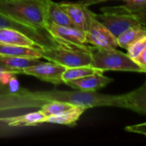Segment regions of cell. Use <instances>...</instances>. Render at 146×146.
Returning <instances> with one entry per match:
<instances>
[{
    "instance_id": "cell-22",
    "label": "cell",
    "mask_w": 146,
    "mask_h": 146,
    "mask_svg": "<svg viewBox=\"0 0 146 146\" xmlns=\"http://www.w3.org/2000/svg\"><path fill=\"white\" fill-rule=\"evenodd\" d=\"M74 105H72L66 102H61V101H48L45 104H44L40 107L41 112L47 117L51 115H61L67 110L73 108Z\"/></svg>"
},
{
    "instance_id": "cell-2",
    "label": "cell",
    "mask_w": 146,
    "mask_h": 146,
    "mask_svg": "<svg viewBox=\"0 0 146 146\" xmlns=\"http://www.w3.org/2000/svg\"><path fill=\"white\" fill-rule=\"evenodd\" d=\"M50 0H0V12L27 26L45 29Z\"/></svg>"
},
{
    "instance_id": "cell-16",
    "label": "cell",
    "mask_w": 146,
    "mask_h": 146,
    "mask_svg": "<svg viewBox=\"0 0 146 146\" xmlns=\"http://www.w3.org/2000/svg\"><path fill=\"white\" fill-rule=\"evenodd\" d=\"M86 110V109L84 107L74 106L73 108L61 115L47 116L44 120V123H52L74 127L76 125V122L79 121L80 117Z\"/></svg>"
},
{
    "instance_id": "cell-4",
    "label": "cell",
    "mask_w": 146,
    "mask_h": 146,
    "mask_svg": "<svg viewBox=\"0 0 146 146\" xmlns=\"http://www.w3.org/2000/svg\"><path fill=\"white\" fill-rule=\"evenodd\" d=\"M43 58L64 66L74 68L91 66L92 57L86 44L77 45L62 41L59 45L42 49Z\"/></svg>"
},
{
    "instance_id": "cell-1",
    "label": "cell",
    "mask_w": 146,
    "mask_h": 146,
    "mask_svg": "<svg viewBox=\"0 0 146 146\" xmlns=\"http://www.w3.org/2000/svg\"><path fill=\"white\" fill-rule=\"evenodd\" d=\"M39 98L48 101L66 102L74 106L84 107L86 110L95 107H117L128 110L127 94L108 95L98 93L96 91L86 92L76 90L75 92L48 91L34 92Z\"/></svg>"
},
{
    "instance_id": "cell-27",
    "label": "cell",
    "mask_w": 146,
    "mask_h": 146,
    "mask_svg": "<svg viewBox=\"0 0 146 146\" xmlns=\"http://www.w3.org/2000/svg\"><path fill=\"white\" fill-rule=\"evenodd\" d=\"M107 1H110V0H81V1H79V3L88 7L92 4H97V3H104Z\"/></svg>"
},
{
    "instance_id": "cell-25",
    "label": "cell",
    "mask_w": 146,
    "mask_h": 146,
    "mask_svg": "<svg viewBox=\"0 0 146 146\" xmlns=\"http://www.w3.org/2000/svg\"><path fill=\"white\" fill-rule=\"evenodd\" d=\"M125 130L131 132V133H136L146 135V124L142 123V124H139V125L129 126V127H127L125 128Z\"/></svg>"
},
{
    "instance_id": "cell-23",
    "label": "cell",
    "mask_w": 146,
    "mask_h": 146,
    "mask_svg": "<svg viewBox=\"0 0 146 146\" xmlns=\"http://www.w3.org/2000/svg\"><path fill=\"white\" fill-rule=\"evenodd\" d=\"M146 49V36L143 37L142 38L137 40L136 42L133 43L131 45L128 46L127 50V56L131 59H134L137 57L144 50Z\"/></svg>"
},
{
    "instance_id": "cell-14",
    "label": "cell",
    "mask_w": 146,
    "mask_h": 146,
    "mask_svg": "<svg viewBox=\"0 0 146 146\" xmlns=\"http://www.w3.org/2000/svg\"><path fill=\"white\" fill-rule=\"evenodd\" d=\"M0 44L39 47L32 38L21 32L5 27L0 28Z\"/></svg>"
},
{
    "instance_id": "cell-26",
    "label": "cell",
    "mask_w": 146,
    "mask_h": 146,
    "mask_svg": "<svg viewBox=\"0 0 146 146\" xmlns=\"http://www.w3.org/2000/svg\"><path fill=\"white\" fill-rule=\"evenodd\" d=\"M133 61L146 71V49L144 50L137 57H135Z\"/></svg>"
},
{
    "instance_id": "cell-18",
    "label": "cell",
    "mask_w": 146,
    "mask_h": 146,
    "mask_svg": "<svg viewBox=\"0 0 146 146\" xmlns=\"http://www.w3.org/2000/svg\"><path fill=\"white\" fill-rule=\"evenodd\" d=\"M47 23L64 27H74L67 13L60 7L59 3L52 0L49 1L47 7Z\"/></svg>"
},
{
    "instance_id": "cell-13",
    "label": "cell",
    "mask_w": 146,
    "mask_h": 146,
    "mask_svg": "<svg viewBox=\"0 0 146 146\" xmlns=\"http://www.w3.org/2000/svg\"><path fill=\"white\" fill-rule=\"evenodd\" d=\"M46 116L41 112L40 110H36L33 112H29L23 115H11L3 118V121L11 127H31L44 123Z\"/></svg>"
},
{
    "instance_id": "cell-3",
    "label": "cell",
    "mask_w": 146,
    "mask_h": 146,
    "mask_svg": "<svg viewBox=\"0 0 146 146\" xmlns=\"http://www.w3.org/2000/svg\"><path fill=\"white\" fill-rule=\"evenodd\" d=\"M91 57V66L102 72L124 71L145 73L127 54L117 50L116 48H99L93 45L87 46Z\"/></svg>"
},
{
    "instance_id": "cell-6",
    "label": "cell",
    "mask_w": 146,
    "mask_h": 146,
    "mask_svg": "<svg viewBox=\"0 0 146 146\" xmlns=\"http://www.w3.org/2000/svg\"><path fill=\"white\" fill-rule=\"evenodd\" d=\"M3 27L21 32L32 38L42 49L56 47L62 42V40L52 37L45 29H38L27 26L0 12V28Z\"/></svg>"
},
{
    "instance_id": "cell-15",
    "label": "cell",
    "mask_w": 146,
    "mask_h": 146,
    "mask_svg": "<svg viewBox=\"0 0 146 146\" xmlns=\"http://www.w3.org/2000/svg\"><path fill=\"white\" fill-rule=\"evenodd\" d=\"M0 55L14 56H28L38 59L43 58L42 48L40 47H31L3 44H0Z\"/></svg>"
},
{
    "instance_id": "cell-11",
    "label": "cell",
    "mask_w": 146,
    "mask_h": 146,
    "mask_svg": "<svg viewBox=\"0 0 146 146\" xmlns=\"http://www.w3.org/2000/svg\"><path fill=\"white\" fill-rule=\"evenodd\" d=\"M44 28L52 37L59 40L77 45H85L87 44L86 33L75 27H64L47 23Z\"/></svg>"
},
{
    "instance_id": "cell-28",
    "label": "cell",
    "mask_w": 146,
    "mask_h": 146,
    "mask_svg": "<svg viewBox=\"0 0 146 146\" xmlns=\"http://www.w3.org/2000/svg\"><path fill=\"white\" fill-rule=\"evenodd\" d=\"M14 92L10 86V85H3V84H0V94H5V93H9Z\"/></svg>"
},
{
    "instance_id": "cell-17",
    "label": "cell",
    "mask_w": 146,
    "mask_h": 146,
    "mask_svg": "<svg viewBox=\"0 0 146 146\" xmlns=\"http://www.w3.org/2000/svg\"><path fill=\"white\" fill-rule=\"evenodd\" d=\"M40 62L41 61H39L38 58H34V57L0 55V64L13 70L15 74H21V70L27 67H30V66H33Z\"/></svg>"
},
{
    "instance_id": "cell-20",
    "label": "cell",
    "mask_w": 146,
    "mask_h": 146,
    "mask_svg": "<svg viewBox=\"0 0 146 146\" xmlns=\"http://www.w3.org/2000/svg\"><path fill=\"white\" fill-rule=\"evenodd\" d=\"M146 36L145 26L142 24H139L137 26L132 27L123 32L119 37L117 38V44L118 46L127 49L129 45L133 43L136 42L137 40L142 38Z\"/></svg>"
},
{
    "instance_id": "cell-19",
    "label": "cell",
    "mask_w": 146,
    "mask_h": 146,
    "mask_svg": "<svg viewBox=\"0 0 146 146\" xmlns=\"http://www.w3.org/2000/svg\"><path fill=\"white\" fill-rule=\"evenodd\" d=\"M146 86L145 84L139 88L127 93L128 110L136 113L145 115L146 113Z\"/></svg>"
},
{
    "instance_id": "cell-12",
    "label": "cell",
    "mask_w": 146,
    "mask_h": 146,
    "mask_svg": "<svg viewBox=\"0 0 146 146\" xmlns=\"http://www.w3.org/2000/svg\"><path fill=\"white\" fill-rule=\"evenodd\" d=\"M111 82H113V80L104 75V73H95L80 79L68 81L65 83V85L74 90L92 92L104 88Z\"/></svg>"
},
{
    "instance_id": "cell-5",
    "label": "cell",
    "mask_w": 146,
    "mask_h": 146,
    "mask_svg": "<svg viewBox=\"0 0 146 146\" xmlns=\"http://www.w3.org/2000/svg\"><path fill=\"white\" fill-rule=\"evenodd\" d=\"M46 102V100L37 96L34 92L21 89L0 94V113L39 110Z\"/></svg>"
},
{
    "instance_id": "cell-24",
    "label": "cell",
    "mask_w": 146,
    "mask_h": 146,
    "mask_svg": "<svg viewBox=\"0 0 146 146\" xmlns=\"http://www.w3.org/2000/svg\"><path fill=\"white\" fill-rule=\"evenodd\" d=\"M15 72L3 65L0 64V84L9 85L10 81L14 79Z\"/></svg>"
},
{
    "instance_id": "cell-10",
    "label": "cell",
    "mask_w": 146,
    "mask_h": 146,
    "mask_svg": "<svg viewBox=\"0 0 146 146\" xmlns=\"http://www.w3.org/2000/svg\"><path fill=\"white\" fill-rule=\"evenodd\" d=\"M60 7L67 13L68 16L73 22L75 27L87 32L94 13L92 12L87 6L76 2V3H61Z\"/></svg>"
},
{
    "instance_id": "cell-21",
    "label": "cell",
    "mask_w": 146,
    "mask_h": 146,
    "mask_svg": "<svg viewBox=\"0 0 146 146\" xmlns=\"http://www.w3.org/2000/svg\"><path fill=\"white\" fill-rule=\"evenodd\" d=\"M95 73H104L97 68H94L92 66H82V67H74V68H66L65 71L62 75V80L63 84L68 81L80 79Z\"/></svg>"
},
{
    "instance_id": "cell-9",
    "label": "cell",
    "mask_w": 146,
    "mask_h": 146,
    "mask_svg": "<svg viewBox=\"0 0 146 146\" xmlns=\"http://www.w3.org/2000/svg\"><path fill=\"white\" fill-rule=\"evenodd\" d=\"M86 42L99 48H117V38L94 16L86 32Z\"/></svg>"
},
{
    "instance_id": "cell-7",
    "label": "cell",
    "mask_w": 146,
    "mask_h": 146,
    "mask_svg": "<svg viewBox=\"0 0 146 146\" xmlns=\"http://www.w3.org/2000/svg\"><path fill=\"white\" fill-rule=\"evenodd\" d=\"M101 14L94 13V17L100 21L116 38L128 28L141 24L135 17L125 14L101 11Z\"/></svg>"
},
{
    "instance_id": "cell-8",
    "label": "cell",
    "mask_w": 146,
    "mask_h": 146,
    "mask_svg": "<svg viewBox=\"0 0 146 146\" xmlns=\"http://www.w3.org/2000/svg\"><path fill=\"white\" fill-rule=\"evenodd\" d=\"M66 68L60 64L50 62H43L27 67L21 70V74L34 76L43 81L50 82L54 85L63 84L62 75Z\"/></svg>"
}]
</instances>
